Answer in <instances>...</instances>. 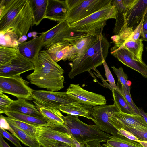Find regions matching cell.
Here are the masks:
<instances>
[{"label": "cell", "instance_id": "816d5d0a", "mask_svg": "<svg viewBox=\"0 0 147 147\" xmlns=\"http://www.w3.org/2000/svg\"><path fill=\"white\" fill-rule=\"evenodd\" d=\"M140 38L143 41H145L147 42V32L143 34L140 35Z\"/></svg>", "mask_w": 147, "mask_h": 147}, {"label": "cell", "instance_id": "8d00e7d4", "mask_svg": "<svg viewBox=\"0 0 147 147\" xmlns=\"http://www.w3.org/2000/svg\"><path fill=\"white\" fill-rule=\"evenodd\" d=\"M13 101L7 96L0 92V113L4 114Z\"/></svg>", "mask_w": 147, "mask_h": 147}, {"label": "cell", "instance_id": "7c38bea8", "mask_svg": "<svg viewBox=\"0 0 147 147\" xmlns=\"http://www.w3.org/2000/svg\"><path fill=\"white\" fill-rule=\"evenodd\" d=\"M66 92L74 100L86 104L94 106L106 104L104 96L86 90L79 84H70Z\"/></svg>", "mask_w": 147, "mask_h": 147}, {"label": "cell", "instance_id": "603a6c76", "mask_svg": "<svg viewBox=\"0 0 147 147\" xmlns=\"http://www.w3.org/2000/svg\"><path fill=\"white\" fill-rule=\"evenodd\" d=\"M35 106L44 116L52 123L51 127L63 125L64 123L63 116L59 109L40 105L34 102Z\"/></svg>", "mask_w": 147, "mask_h": 147}, {"label": "cell", "instance_id": "60d3db41", "mask_svg": "<svg viewBox=\"0 0 147 147\" xmlns=\"http://www.w3.org/2000/svg\"><path fill=\"white\" fill-rule=\"evenodd\" d=\"M111 4L116 8L118 12L124 13L127 10L123 5L122 0H112Z\"/></svg>", "mask_w": 147, "mask_h": 147}, {"label": "cell", "instance_id": "f1b7e54d", "mask_svg": "<svg viewBox=\"0 0 147 147\" xmlns=\"http://www.w3.org/2000/svg\"><path fill=\"white\" fill-rule=\"evenodd\" d=\"M19 37L14 32L8 30L0 32V46L18 49Z\"/></svg>", "mask_w": 147, "mask_h": 147}, {"label": "cell", "instance_id": "9a60e30c", "mask_svg": "<svg viewBox=\"0 0 147 147\" xmlns=\"http://www.w3.org/2000/svg\"><path fill=\"white\" fill-rule=\"evenodd\" d=\"M110 53L124 65L147 78V65L143 61H141L134 58L128 50L121 49Z\"/></svg>", "mask_w": 147, "mask_h": 147}, {"label": "cell", "instance_id": "8992f818", "mask_svg": "<svg viewBox=\"0 0 147 147\" xmlns=\"http://www.w3.org/2000/svg\"><path fill=\"white\" fill-rule=\"evenodd\" d=\"M118 13L116 8L111 5L80 21L69 24L70 25L78 32L99 31L105 25L107 20L116 19Z\"/></svg>", "mask_w": 147, "mask_h": 147}, {"label": "cell", "instance_id": "f6af8a7d", "mask_svg": "<svg viewBox=\"0 0 147 147\" xmlns=\"http://www.w3.org/2000/svg\"><path fill=\"white\" fill-rule=\"evenodd\" d=\"M84 1V0H66V2L69 11L76 7Z\"/></svg>", "mask_w": 147, "mask_h": 147}, {"label": "cell", "instance_id": "f546056e", "mask_svg": "<svg viewBox=\"0 0 147 147\" xmlns=\"http://www.w3.org/2000/svg\"><path fill=\"white\" fill-rule=\"evenodd\" d=\"M4 117L8 123L12 124L32 138L37 140L38 127L8 117Z\"/></svg>", "mask_w": 147, "mask_h": 147}, {"label": "cell", "instance_id": "ba28073f", "mask_svg": "<svg viewBox=\"0 0 147 147\" xmlns=\"http://www.w3.org/2000/svg\"><path fill=\"white\" fill-rule=\"evenodd\" d=\"M34 102L42 106L57 109L61 107L77 102L66 92L45 90H34L32 96Z\"/></svg>", "mask_w": 147, "mask_h": 147}, {"label": "cell", "instance_id": "d590c367", "mask_svg": "<svg viewBox=\"0 0 147 147\" xmlns=\"http://www.w3.org/2000/svg\"><path fill=\"white\" fill-rule=\"evenodd\" d=\"M103 65L105 72V76L107 78V81L109 82V85L111 88V90L114 89L121 94L120 91L116 85L114 79L105 60L104 61Z\"/></svg>", "mask_w": 147, "mask_h": 147}, {"label": "cell", "instance_id": "44dd1931", "mask_svg": "<svg viewBox=\"0 0 147 147\" xmlns=\"http://www.w3.org/2000/svg\"><path fill=\"white\" fill-rule=\"evenodd\" d=\"M6 111L16 112L38 117L45 118L35 105L23 98H18L13 100Z\"/></svg>", "mask_w": 147, "mask_h": 147}, {"label": "cell", "instance_id": "4fadbf2b", "mask_svg": "<svg viewBox=\"0 0 147 147\" xmlns=\"http://www.w3.org/2000/svg\"><path fill=\"white\" fill-rule=\"evenodd\" d=\"M34 69L33 63L19 52L10 62L0 66V76L10 77L20 76L22 73Z\"/></svg>", "mask_w": 147, "mask_h": 147}, {"label": "cell", "instance_id": "ab89813d", "mask_svg": "<svg viewBox=\"0 0 147 147\" xmlns=\"http://www.w3.org/2000/svg\"><path fill=\"white\" fill-rule=\"evenodd\" d=\"M145 14L143 16L139 24L134 30L132 34L127 41L130 40H136L140 38V34L142 32L143 24Z\"/></svg>", "mask_w": 147, "mask_h": 147}, {"label": "cell", "instance_id": "484cf974", "mask_svg": "<svg viewBox=\"0 0 147 147\" xmlns=\"http://www.w3.org/2000/svg\"><path fill=\"white\" fill-rule=\"evenodd\" d=\"M33 25L37 26L45 18L47 0H30Z\"/></svg>", "mask_w": 147, "mask_h": 147}, {"label": "cell", "instance_id": "2e32d148", "mask_svg": "<svg viewBox=\"0 0 147 147\" xmlns=\"http://www.w3.org/2000/svg\"><path fill=\"white\" fill-rule=\"evenodd\" d=\"M146 12L147 0H138L132 7L127 9L123 13V26L133 27V29L135 27L136 28Z\"/></svg>", "mask_w": 147, "mask_h": 147}, {"label": "cell", "instance_id": "52a82bcc", "mask_svg": "<svg viewBox=\"0 0 147 147\" xmlns=\"http://www.w3.org/2000/svg\"><path fill=\"white\" fill-rule=\"evenodd\" d=\"M29 82L20 76L10 77L0 76V92L9 94L18 98L32 100L34 90Z\"/></svg>", "mask_w": 147, "mask_h": 147}, {"label": "cell", "instance_id": "cb8c5ba5", "mask_svg": "<svg viewBox=\"0 0 147 147\" xmlns=\"http://www.w3.org/2000/svg\"><path fill=\"white\" fill-rule=\"evenodd\" d=\"M100 34L84 36L70 43L76 49L78 56L76 60L80 59L83 57L91 45L98 38Z\"/></svg>", "mask_w": 147, "mask_h": 147}, {"label": "cell", "instance_id": "b9f144b4", "mask_svg": "<svg viewBox=\"0 0 147 147\" xmlns=\"http://www.w3.org/2000/svg\"><path fill=\"white\" fill-rule=\"evenodd\" d=\"M117 133L131 140L139 142L140 140L131 132L123 129H117Z\"/></svg>", "mask_w": 147, "mask_h": 147}, {"label": "cell", "instance_id": "7402d4cb", "mask_svg": "<svg viewBox=\"0 0 147 147\" xmlns=\"http://www.w3.org/2000/svg\"><path fill=\"white\" fill-rule=\"evenodd\" d=\"M4 114L11 118L26 123L37 127L44 126L51 127L53 125L51 122L45 118L38 117L10 111H5Z\"/></svg>", "mask_w": 147, "mask_h": 147}, {"label": "cell", "instance_id": "f5cc1de1", "mask_svg": "<svg viewBox=\"0 0 147 147\" xmlns=\"http://www.w3.org/2000/svg\"><path fill=\"white\" fill-rule=\"evenodd\" d=\"M145 48H146V51L147 52V46Z\"/></svg>", "mask_w": 147, "mask_h": 147}, {"label": "cell", "instance_id": "681fc988", "mask_svg": "<svg viewBox=\"0 0 147 147\" xmlns=\"http://www.w3.org/2000/svg\"><path fill=\"white\" fill-rule=\"evenodd\" d=\"M138 108L140 115L143 117L147 123V113L144 111L141 108Z\"/></svg>", "mask_w": 147, "mask_h": 147}, {"label": "cell", "instance_id": "c3c4849f", "mask_svg": "<svg viewBox=\"0 0 147 147\" xmlns=\"http://www.w3.org/2000/svg\"><path fill=\"white\" fill-rule=\"evenodd\" d=\"M0 147H11L4 140L0 134Z\"/></svg>", "mask_w": 147, "mask_h": 147}, {"label": "cell", "instance_id": "5b68a950", "mask_svg": "<svg viewBox=\"0 0 147 147\" xmlns=\"http://www.w3.org/2000/svg\"><path fill=\"white\" fill-rule=\"evenodd\" d=\"M44 42L42 47L47 49L56 43L68 41L70 43L84 36L91 35V32H80L71 28L67 20L43 32Z\"/></svg>", "mask_w": 147, "mask_h": 147}, {"label": "cell", "instance_id": "9c48e42d", "mask_svg": "<svg viewBox=\"0 0 147 147\" xmlns=\"http://www.w3.org/2000/svg\"><path fill=\"white\" fill-rule=\"evenodd\" d=\"M112 0H84L78 6L69 11L67 20L69 24L83 19L112 5Z\"/></svg>", "mask_w": 147, "mask_h": 147}, {"label": "cell", "instance_id": "e575fe53", "mask_svg": "<svg viewBox=\"0 0 147 147\" xmlns=\"http://www.w3.org/2000/svg\"><path fill=\"white\" fill-rule=\"evenodd\" d=\"M123 129L131 132L140 141H147V129L127 127Z\"/></svg>", "mask_w": 147, "mask_h": 147}, {"label": "cell", "instance_id": "4dcf8cb0", "mask_svg": "<svg viewBox=\"0 0 147 147\" xmlns=\"http://www.w3.org/2000/svg\"><path fill=\"white\" fill-rule=\"evenodd\" d=\"M111 91L114 101L116 103L121 111L127 114L136 115L126 99L119 92L114 89Z\"/></svg>", "mask_w": 147, "mask_h": 147}, {"label": "cell", "instance_id": "7dc6e473", "mask_svg": "<svg viewBox=\"0 0 147 147\" xmlns=\"http://www.w3.org/2000/svg\"><path fill=\"white\" fill-rule=\"evenodd\" d=\"M147 32V12L145 14L144 18L142 30V33L140 34V35H142L143 34Z\"/></svg>", "mask_w": 147, "mask_h": 147}, {"label": "cell", "instance_id": "ee69618b", "mask_svg": "<svg viewBox=\"0 0 147 147\" xmlns=\"http://www.w3.org/2000/svg\"><path fill=\"white\" fill-rule=\"evenodd\" d=\"M0 127L9 131L12 134H14L13 130L10 127L9 124L5 118L1 115L0 116Z\"/></svg>", "mask_w": 147, "mask_h": 147}, {"label": "cell", "instance_id": "8fae6325", "mask_svg": "<svg viewBox=\"0 0 147 147\" xmlns=\"http://www.w3.org/2000/svg\"><path fill=\"white\" fill-rule=\"evenodd\" d=\"M110 121L117 130L127 127L147 129V123L141 115L127 114L119 111L111 113Z\"/></svg>", "mask_w": 147, "mask_h": 147}, {"label": "cell", "instance_id": "e0dca14e", "mask_svg": "<svg viewBox=\"0 0 147 147\" xmlns=\"http://www.w3.org/2000/svg\"><path fill=\"white\" fill-rule=\"evenodd\" d=\"M69 11L66 0H47L45 18L61 22L67 20Z\"/></svg>", "mask_w": 147, "mask_h": 147}, {"label": "cell", "instance_id": "7bdbcfd3", "mask_svg": "<svg viewBox=\"0 0 147 147\" xmlns=\"http://www.w3.org/2000/svg\"><path fill=\"white\" fill-rule=\"evenodd\" d=\"M76 147H102L100 142L93 141L86 143L79 144L77 141L76 142Z\"/></svg>", "mask_w": 147, "mask_h": 147}, {"label": "cell", "instance_id": "ac0fdd59", "mask_svg": "<svg viewBox=\"0 0 147 147\" xmlns=\"http://www.w3.org/2000/svg\"><path fill=\"white\" fill-rule=\"evenodd\" d=\"M44 36V34L42 33L37 38L19 44L18 48L19 52L33 63L42 47Z\"/></svg>", "mask_w": 147, "mask_h": 147}, {"label": "cell", "instance_id": "74e56055", "mask_svg": "<svg viewBox=\"0 0 147 147\" xmlns=\"http://www.w3.org/2000/svg\"><path fill=\"white\" fill-rule=\"evenodd\" d=\"M0 133L3 137L7 139L16 147H22L19 140L12 134H11L1 127H0Z\"/></svg>", "mask_w": 147, "mask_h": 147}, {"label": "cell", "instance_id": "4316f807", "mask_svg": "<svg viewBox=\"0 0 147 147\" xmlns=\"http://www.w3.org/2000/svg\"><path fill=\"white\" fill-rule=\"evenodd\" d=\"M143 41L140 38L136 40H130L125 42L113 52L120 49H125L129 51L136 59L143 61L142 58L143 51Z\"/></svg>", "mask_w": 147, "mask_h": 147}, {"label": "cell", "instance_id": "f35d334b", "mask_svg": "<svg viewBox=\"0 0 147 147\" xmlns=\"http://www.w3.org/2000/svg\"><path fill=\"white\" fill-rule=\"evenodd\" d=\"M121 88L127 101L131 107L135 114L136 115H140L139 113V108L136 105L133 100L130 93L128 92L126 88L122 84Z\"/></svg>", "mask_w": 147, "mask_h": 147}, {"label": "cell", "instance_id": "f907efd6", "mask_svg": "<svg viewBox=\"0 0 147 147\" xmlns=\"http://www.w3.org/2000/svg\"><path fill=\"white\" fill-rule=\"evenodd\" d=\"M27 39L26 36H24L22 37L19 38L18 41L19 44L25 42Z\"/></svg>", "mask_w": 147, "mask_h": 147}, {"label": "cell", "instance_id": "7a4b0ae2", "mask_svg": "<svg viewBox=\"0 0 147 147\" xmlns=\"http://www.w3.org/2000/svg\"><path fill=\"white\" fill-rule=\"evenodd\" d=\"M33 63L34 71L26 76L31 84L56 92L64 88V71L46 50L40 51Z\"/></svg>", "mask_w": 147, "mask_h": 147}, {"label": "cell", "instance_id": "277c9868", "mask_svg": "<svg viewBox=\"0 0 147 147\" xmlns=\"http://www.w3.org/2000/svg\"><path fill=\"white\" fill-rule=\"evenodd\" d=\"M63 125L51 127L71 134L79 143L91 141L107 142L111 137L109 134L101 130L96 125L87 124L80 120L78 116H63Z\"/></svg>", "mask_w": 147, "mask_h": 147}, {"label": "cell", "instance_id": "ffe728a7", "mask_svg": "<svg viewBox=\"0 0 147 147\" xmlns=\"http://www.w3.org/2000/svg\"><path fill=\"white\" fill-rule=\"evenodd\" d=\"M93 107L77 101L62 106L59 109L68 115L82 116L91 119Z\"/></svg>", "mask_w": 147, "mask_h": 147}, {"label": "cell", "instance_id": "d6a6232c", "mask_svg": "<svg viewBox=\"0 0 147 147\" xmlns=\"http://www.w3.org/2000/svg\"><path fill=\"white\" fill-rule=\"evenodd\" d=\"M111 67L117 76L118 80H119L122 85L130 93V86L131 84V82L128 80V77L127 74L124 72L123 68L121 67L117 68L114 66H112Z\"/></svg>", "mask_w": 147, "mask_h": 147}, {"label": "cell", "instance_id": "836d02e7", "mask_svg": "<svg viewBox=\"0 0 147 147\" xmlns=\"http://www.w3.org/2000/svg\"><path fill=\"white\" fill-rule=\"evenodd\" d=\"M37 139L41 147H72L66 143L58 141L38 137Z\"/></svg>", "mask_w": 147, "mask_h": 147}, {"label": "cell", "instance_id": "bcb514c9", "mask_svg": "<svg viewBox=\"0 0 147 147\" xmlns=\"http://www.w3.org/2000/svg\"><path fill=\"white\" fill-rule=\"evenodd\" d=\"M137 1L138 0H122L123 5L127 9L132 7Z\"/></svg>", "mask_w": 147, "mask_h": 147}, {"label": "cell", "instance_id": "6da1fadb", "mask_svg": "<svg viewBox=\"0 0 147 147\" xmlns=\"http://www.w3.org/2000/svg\"><path fill=\"white\" fill-rule=\"evenodd\" d=\"M33 25L30 0H0V32L11 30L20 38Z\"/></svg>", "mask_w": 147, "mask_h": 147}, {"label": "cell", "instance_id": "1f68e13d", "mask_svg": "<svg viewBox=\"0 0 147 147\" xmlns=\"http://www.w3.org/2000/svg\"><path fill=\"white\" fill-rule=\"evenodd\" d=\"M18 49L0 46V66L10 62L19 52Z\"/></svg>", "mask_w": 147, "mask_h": 147}, {"label": "cell", "instance_id": "3957f363", "mask_svg": "<svg viewBox=\"0 0 147 147\" xmlns=\"http://www.w3.org/2000/svg\"><path fill=\"white\" fill-rule=\"evenodd\" d=\"M102 28L98 38L91 45L83 57L69 64L71 67L68 75L71 79L76 76L92 69H94L103 64L109 53L111 46L104 34Z\"/></svg>", "mask_w": 147, "mask_h": 147}, {"label": "cell", "instance_id": "83f0119b", "mask_svg": "<svg viewBox=\"0 0 147 147\" xmlns=\"http://www.w3.org/2000/svg\"><path fill=\"white\" fill-rule=\"evenodd\" d=\"M10 127L13 130V134L25 145L29 147H41L37 139L34 138L23 131L9 123Z\"/></svg>", "mask_w": 147, "mask_h": 147}, {"label": "cell", "instance_id": "30bf717a", "mask_svg": "<svg viewBox=\"0 0 147 147\" xmlns=\"http://www.w3.org/2000/svg\"><path fill=\"white\" fill-rule=\"evenodd\" d=\"M115 111L120 110L114 102L112 105L105 104L93 106L92 111L91 120L101 130L112 135L117 134V130L112 125L110 121L111 113Z\"/></svg>", "mask_w": 147, "mask_h": 147}, {"label": "cell", "instance_id": "5bb4252c", "mask_svg": "<svg viewBox=\"0 0 147 147\" xmlns=\"http://www.w3.org/2000/svg\"><path fill=\"white\" fill-rule=\"evenodd\" d=\"M46 51L56 63L62 60L73 61L77 59L78 56L76 49L68 41L54 44Z\"/></svg>", "mask_w": 147, "mask_h": 147}, {"label": "cell", "instance_id": "d6986e66", "mask_svg": "<svg viewBox=\"0 0 147 147\" xmlns=\"http://www.w3.org/2000/svg\"><path fill=\"white\" fill-rule=\"evenodd\" d=\"M37 130V137L58 141L66 143L72 147H76V140L68 133L57 130L49 126L38 127Z\"/></svg>", "mask_w": 147, "mask_h": 147}, {"label": "cell", "instance_id": "d4e9b609", "mask_svg": "<svg viewBox=\"0 0 147 147\" xmlns=\"http://www.w3.org/2000/svg\"><path fill=\"white\" fill-rule=\"evenodd\" d=\"M103 147H143L138 142L130 140L117 133L112 135Z\"/></svg>", "mask_w": 147, "mask_h": 147}]
</instances>
